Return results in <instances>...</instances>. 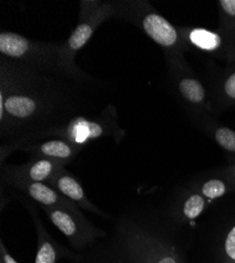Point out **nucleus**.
I'll list each match as a JSON object with an SVG mask.
<instances>
[{
	"instance_id": "1",
	"label": "nucleus",
	"mask_w": 235,
	"mask_h": 263,
	"mask_svg": "<svg viewBox=\"0 0 235 263\" xmlns=\"http://www.w3.org/2000/svg\"><path fill=\"white\" fill-rule=\"evenodd\" d=\"M122 263H184L177 248L153 231L128 226L120 232Z\"/></svg>"
},
{
	"instance_id": "2",
	"label": "nucleus",
	"mask_w": 235,
	"mask_h": 263,
	"mask_svg": "<svg viewBox=\"0 0 235 263\" xmlns=\"http://www.w3.org/2000/svg\"><path fill=\"white\" fill-rule=\"evenodd\" d=\"M0 53L18 61L31 62L44 67H50L53 62L58 67H65L60 48L54 52L49 46H41L38 42L12 32L3 31L0 34Z\"/></svg>"
},
{
	"instance_id": "3",
	"label": "nucleus",
	"mask_w": 235,
	"mask_h": 263,
	"mask_svg": "<svg viewBox=\"0 0 235 263\" xmlns=\"http://www.w3.org/2000/svg\"><path fill=\"white\" fill-rule=\"evenodd\" d=\"M49 216L51 222L63 234L72 248L81 250L93 241L105 235L101 230L90 223L80 211H72L66 208H42Z\"/></svg>"
},
{
	"instance_id": "4",
	"label": "nucleus",
	"mask_w": 235,
	"mask_h": 263,
	"mask_svg": "<svg viewBox=\"0 0 235 263\" xmlns=\"http://www.w3.org/2000/svg\"><path fill=\"white\" fill-rule=\"evenodd\" d=\"M113 13L111 5H100L98 10H93L88 16H83V19L72 32L66 46L60 48L61 58L63 64L67 68H72L73 58L75 54L82 49L92 37L96 28L106 18H109Z\"/></svg>"
},
{
	"instance_id": "5",
	"label": "nucleus",
	"mask_w": 235,
	"mask_h": 263,
	"mask_svg": "<svg viewBox=\"0 0 235 263\" xmlns=\"http://www.w3.org/2000/svg\"><path fill=\"white\" fill-rule=\"evenodd\" d=\"M186 39L203 52L215 54L227 59H235V32L224 29L211 31L204 28L186 30Z\"/></svg>"
},
{
	"instance_id": "6",
	"label": "nucleus",
	"mask_w": 235,
	"mask_h": 263,
	"mask_svg": "<svg viewBox=\"0 0 235 263\" xmlns=\"http://www.w3.org/2000/svg\"><path fill=\"white\" fill-rule=\"evenodd\" d=\"M65 165L47 158H34L32 161L18 165L7 166L6 177L7 180H24L33 182H48L56 176Z\"/></svg>"
},
{
	"instance_id": "7",
	"label": "nucleus",
	"mask_w": 235,
	"mask_h": 263,
	"mask_svg": "<svg viewBox=\"0 0 235 263\" xmlns=\"http://www.w3.org/2000/svg\"><path fill=\"white\" fill-rule=\"evenodd\" d=\"M140 23L144 33L164 49L176 50L179 47V32L160 14L148 12L140 18Z\"/></svg>"
},
{
	"instance_id": "8",
	"label": "nucleus",
	"mask_w": 235,
	"mask_h": 263,
	"mask_svg": "<svg viewBox=\"0 0 235 263\" xmlns=\"http://www.w3.org/2000/svg\"><path fill=\"white\" fill-rule=\"evenodd\" d=\"M15 189L25 192L30 198L41 204L42 208H66L72 211H79L74 202L59 194L51 185L44 182H33L24 180H7Z\"/></svg>"
},
{
	"instance_id": "9",
	"label": "nucleus",
	"mask_w": 235,
	"mask_h": 263,
	"mask_svg": "<svg viewBox=\"0 0 235 263\" xmlns=\"http://www.w3.org/2000/svg\"><path fill=\"white\" fill-rule=\"evenodd\" d=\"M49 185L55 189L63 197H66V198L74 202L77 206L97 215L104 216L102 212L88 199L83 187L80 185L78 180L73 177L68 171H66L65 167L59 171V173L50 181Z\"/></svg>"
},
{
	"instance_id": "10",
	"label": "nucleus",
	"mask_w": 235,
	"mask_h": 263,
	"mask_svg": "<svg viewBox=\"0 0 235 263\" xmlns=\"http://www.w3.org/2000/svg\"><path fill=\"white\" fill-rule=\"evenodd\" d=\"M81 146L68 140L52 139L42 143L30 145L26 149L34 158H47L61 164H68L77 156Z\"/></svg>"
},
{
	"instance_id": "11",
	"label": "nucleus",
	"mask_w": 235,
	"mask_h": 263,
	"mask_svg": "<svg viewBox=\"0 0 235 263\" xmlns=\"http://www.w3.org/2000/svg\"><path fill=\"white\" fill-rule=\"evenodd\" d=\"M35 224L37 229V252L35 257V263H57L61 258H68L74 260V255L61 247L51 237L47 232L41 221L35 218Z\"/></svg>"
},
{
	"instance_id": "12",
	"label": "nucleus",
	"mask_w": 235,
	"mask_h": 263,
	"mask_svg": "<svg viewBox=\"0 0 235 263\" xmlns=\"http://www.w3.org/2000/svg\"><path fill=\"white\" fill-rule=\"evenodd\" d=\"M104 133L105 129L99 122L82 118L71 122L65 135L68 141L82 147L88 141L101 137Z\"/></svg>"
},
{
	"instance_id": "13",
	"label": "nucleus",
	"mask_w": 235,
	"mask_h": 263,
	"mask_svg": "<svg viewBox=\"0 0 235 263\" xmlns=\"http://www.w3.org/2000/svg\"><path fill=\"white\" fill-rule=\"evenodd\" d=\"M177 89L182 97L191 104L203 105L206 100L204 85L196 78L183 77L178 81Z\"/></svg>"
},
{
	"instance_id": "14",
	"label": "nucleus",
	"mask_w": 235,
	"mask_h": 263,
	"mask_svg": "<svg viewBox=\"0 0 235 263\" xmlns=\"http://www.w3.org/2000/svg\"><path fill=\"white\" fill-rule=\"evenodd\" d=\"M235 189V181L227 177V180L221 178H212L205 181L198 189L201 193L207 200L219 199L231 190Z\"/></svg>"
},
{
	"instance_id": "15",
	"label": "nucleus",
	"mask_w": 235,
	"mask_h": 263,
	"mask_svg": "<svg viewBox=\"0 0 235 263\" xmlns=\"http://www.w3.org/2000/svg\"><path fill=\"white\" fill-rule=\"evenodd\" d=\"M207 206V199L198 193H191L185 199L182 206V215L187 220H194L200 217Z\"/></svg>"
},
{
	"instance_id": "16",
	"label": "nucleus",
	"mask_w": 235,
	"mask_h": 263,
	"mask_svg": "<svg viewBox=\"0 0 235 263\" xmlns=\"http://www.w3.org/2000/svg\"><path fill=\"white\" fill-rule=\"evenodd\" d=\"M213 137L222 148L235 155V130L226 126H218L213 129Z\"/></svg>"
},
{
	"instance_id": "17",
	"label": "nucleus",
	"mask_w": 235,
	"mask_h": 263,
	"mask_svg": "<svg viewBox=\"0 0 235 263\" xmlns=\"http://www.w3.org/2000/svg\"><path fill=\"white\" fill-rule=\"evenodd\" d=\"M222 29L235 32V0H220Z\"/></svg>"
},
{
	"instance_id": "18",
	"label": "nucleus",
	"mask_w": 235,
	"mask_h": 263,
	"mask_svg": "<svg viewBox=\"0 0 235 263\" xmlns=\"http://www.w3.org/2000/svg\"><path fill=\"white\" fill-rule=\"evenodd\" d=\"M222 263H235V224L227 232L222 246Z\"/></svg>"
},
{
	"instance_id": "19",
	"label": "nucleus",
	"mask_w": 235,
	"mask_h": 263,
	"mask_svg": "<svg viewBox=\"0 0 235 263\" xmlns=\"http://www.w3.org/2000/svg\"><path fill=\"white\" fill-rule=\"evenodd\" d=\"M223 90L228 98L235 100V72L226 78L223 85Z\"/></svg>"
},
{
	"instance_id": "20",
	"label": "nucleus",
	"mask_w": 235,
	"mask_h": 263,
	"mask_svg": "<svg viewBox=\"0 0 235 263\" xmlns=\"http://www.w3.org/2000/svg\"><path fill=\"white\" fill-rule=\"evenodd\" d=\"M0 261H2L3 263H18L15 260V258L9 253L7 248L5 247V243L3 240H2V242H0Z\"/></svg>"
},
{
	"instance_id": "21",
	"label": "nucleus",
	"mask_w": 235,
	"mask_h": 263,
	"mask_svg": "<svg viewBox=\"0 0 235 263\" xmlns=\"http://www.w3.org/2000/svg\"><path fill=\"white\" fill-rule=\"evenodd\" d=\"M225 175H226V176H227L228 178H230L231 180L235 181V163L232 164L231 166H229V167L226 170Z\"/></svg>"
},
{
	"instance_id": "22",
	"label": "nucleus",
	"mask_w": 235,
	"mask_h": 263,
	"mask_svg": "<svg viewBox=\"0 0 235 263\" xmlns=\"http://www.w3.org/2000/svg\"><path fill=\"white\" fill-rule=\"evenodd\" d=\"M0 263H3V262H2V261H0Z\"/></svg>"
}]
</instances>
